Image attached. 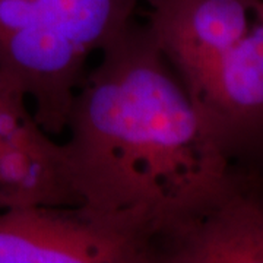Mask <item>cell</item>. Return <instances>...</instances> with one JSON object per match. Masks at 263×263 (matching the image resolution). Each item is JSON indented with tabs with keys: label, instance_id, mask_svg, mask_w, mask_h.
Segmentation results:
<instances>
[{
	"label": "cell",
	"instance_id": "cell-6",
	"mask_svg": "<svg viewBox=\"0 0 263 263\" xmlns=\"http://www.w3.org/2000/svg\"><path fill=\"white\" fill-rule=\"evenodd\" d=\"M259 13H260V16L263 19V0H260V3H259Z\"/></svg>",
	"mask_w": 263,
	"mask_h": 263
},
{
	"label": "cell",
	"instance_id": "cell-2",
	"mask_svg": "<svg viewBox=\"0 0 263 263\" xmlns=\"http://www.w3.org/2000/svg\"><path fill=\"white\" fill-rule=\"evenodd\" d=\"M142 0H0V70L50 135L65 132L89 57L135 21Z\"/></svg>",
	"mask_w": 263,
	"mask_h": 263
},
{
	"label": "cell",
	"instance_id": "cell-3",
	"mask_svg": "<svg viewBox=\"0 0 263 263\" xmlns=\"http://www.w3.org/2000/svg\"><path fill=\"white\" fill-rule=\"evenodd\" d=\"M149 263H263V168L231 162L161 218Z\"/></svg>",
	"mask_w": 263,
	"mask_h": 263
},
{
	"label": "cell",
	"instance_id": "cell-4",
	"mask_svg": "<svg viewBox=\"0 0 263 263\" xmlns=\"http://www.w3.org/2000/svg\"><path fill=\"white\" fill-rule=\"evenodd\" d=\"M0 263H149V235L81 205L9 208L0 211Z\"/></svg>",
	"mask_w": 263,
	"mask_h": 263
},
{
	"label": "cell",
	"instance_id": "cell-5",
	"mask_svg": "<svg viewBox=\"0 0 263 263\" xmlns=\"http://www.w3.org/2000/svg\"><path fill=\"white\" fill-rule=\"evenodd\" d=\"M27 205H78L62 142L34 117L27 95L0 70V211Z\"/></svg>",
	"mask_w": 263,
	"mask_h": 263
},
{
	"label": "cell",
	"instance_id": "cell-1",
	"mask_svg": "<svg viewBox=\"0 0 263 263\" xmlns=\"http://www.w3.org/2000/svg\"><path fill=\"white\" fill-rule=\"evenodd\" d=\"M62 143L78 205L154 226L231 161L216 146L148 27L133 21L76 91Z\"/></svg>",
	"mask_w": 263,
	"mask_h": 263
}]
</instances>
